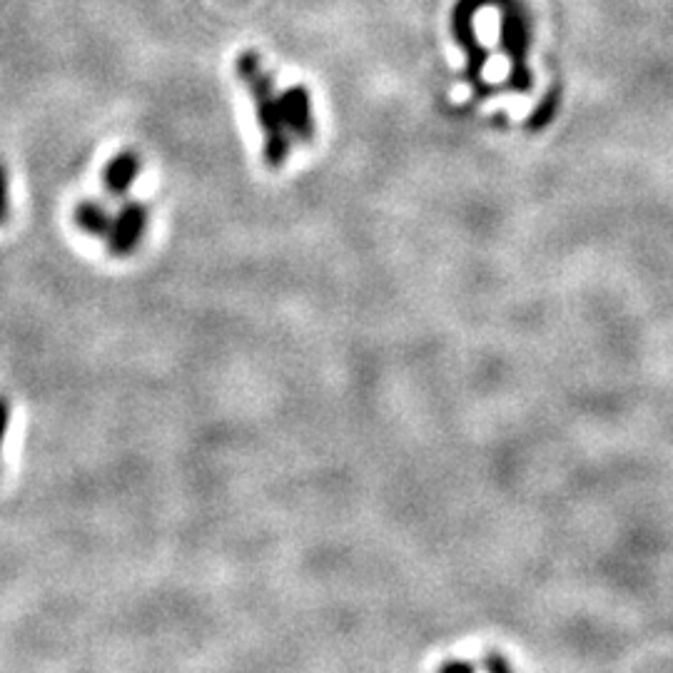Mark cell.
Returning a JSON list of instances; mask_svg holds the SVG:
<instances>
[{"instance_id": "6da1fadb", "label": "cell", "mask_w": 673, "mask_h": 673, "mask_svg": "<svg viewBox=\"0 0 673 673\" xmlns=\"http://www.w3.org/2000/svg\"><path fill=\"white\" fill-rule=\"evenodd\" d=\"M237 78L250 90L255 103L257 123H260L262 140H265V163L270 168L285 165L292 143H307L315 135V118L312 103L305 88L277 90L275 78L265 68L255 50H242L235 60Z\"/></svg>"}, {"instance_id": "7a4b0ae2", "label": "cell", "mask_w": 673, "mask_h": 673, "mask_svg": "<svg viewBox=\"0 0 673 673\" xmlns=\"http://www.w3.org/2000/svg\"><path fill=\"white\" fill-rule=\"evenodd\" d=\"M150 212L145 202L130 200L120 207L118 215L113 217V225L108 232V247L115 257H128L133 255L135 247L140 245L145 235V227H148Z\"/></svg>"}, {"instance_id": "277c9868", "label": "cell", "mask_w": 673, "mask_h": 673, "mask_svg": "<svg viewBox=\"0 0 673 673\" xmlns=\"http://www.w3.org/2000/svg\"><path fill=\"white\" fill-rule=\"evenodd\" d=\"M75 225L83 232H88L90 237H108L110 225H113V217L105 210V205L95 200H85L75 207Z\"/></svg>"}, {"instance_id": "3957f363", "label": "cell", "mask_w": 673, "mask_h": 673, "mask_svg": "<svg viewBox=\"0 0 673 673\" xmlns=\"http://www.w3.org/2000/svg\"><path fill=\"white\" fill-rule=\"evenodd\" d=\"M140 168H143V160L135 150H123V153L115 155L103 172V185L105 190L113 197H125L128 190L133 187V182L138 180Z\"/></svg>"}, {"instance_id": "8992f818", "label": "cell", "mask_w": 673, "mask_h": 673, "mask_svg": "<svg viewBox=\"0 0 673 673\" xmlns=\"http://www.w3.org/2000/svg\"><path fill=\"white\" fill-rule=\"evenodd\" d=\"M10 424V402L5 397H0V447L5 442V434H8Z\"/></svg>"}, {"instance_id": "5b68a950", "label": "cell", "mask_w": 673, "mask_h": 673, "mask_svg": "<svg viewBox=\"0 0 673 673\" xmlns=\"http://www.w3.org/2000/svg\"><path fill=\"white\" fill-rule=\"evenodd\" d=\"M8 205H10V197H8V172H5V165L0 163V222H3L5 215H8Z\"/></svg>"}]
</instances>
